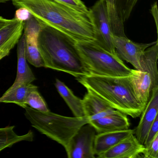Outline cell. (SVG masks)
Listing matches in <instances>:
<instances>
[{"label": "cell", "instance_id": "7", "mask_svg": "<svg viewBox=\"0 0 158 158\" xmlns=\"http://www.w3.org/2000/svg\"><path fill=\"white\" fill-rule=\"evenodd\" d=\"M97 132L89 123L82 126L65 149L69 158H95L94 142Z\"/></svg>", "mask_w": 158, "mask_h": 158}, {"label": "cell", "instance_id": "28", "mask_svg": "<svg viewBox=\"0 0 158 158\" xmlns=\"http://www.w3.org/2000/svg\"><path fill=\"white\" fill-rule=\"evenodd\" d=\"M54 1L82 11L88 12L89 11L88 9L86 7L84 2L79 3L77 2L74 0H54Z\"/></svg>", "mask_w": 158, "mask_h": 158}, {"label": "cell", "instance_id": "33", "mask_svg": "<svg viewBox=\"0 0 158 158\" xmlns=\"http://www.w3.org/2000/svg\"><path fill=\"white\" fill-rule=\"evenodd\" d=\"M77 2H79V3H83V2L81 1V0H74Z\"/></svg>", "mask_w": 158, "mask_h": 158}, {"label": "cell", "instance_id": "27", "mask_svg": "<svg viewBox=\"0 0 158 158\" xmlns=\"http://www.w3.org/2000/svg\"><path fill=\"white\" fill-rule=\"evenodd\" d=\"M158 135V116L153 122L148 132L146 137V140L144 143V147L150 143L157 135Z\"/></svg>", "mask_w": 158, "mask_h": 158}, {"label": "cell", "instance_id": "14", "mask_svg": "<svg viewBox=\"0 0 158 158\" xmlns=\"http://www.w3.org/2000/svg\"><path fill=\"white\" fill-rule=\"evenodd\" d=\"M85 116L89 122L113 112L115 110L89 90L82 99Z\"/></svg>", "mask_w": 158, "mask_h": 158}, {"label": "cell", "instance_id": "11", "mask_svg": "<svg viewBox=\"0 0 158 158\" xmlns=\"http://www.w3.org/2000/svg\"><path fill=\"white\" fill-rule=\"evenodd\" d=\"M145 147L133 135L120 141L98 157L100 158H135L143 155Z\"/></svg>", "mask_w": 158, "mask_h": 158}, {"label": "cell", "instance_id": "17", "mask_svg": "<svg viewBox=\"0 0 158 158\" xmlns=\"http://www.w3.org/2000/svg\"><path fill=\"white\" fill-rule=\"evenodd\" d=\"M54 85L58 92L72 111L74 117L78 118L85 117L82 99L75 96L72 90L59 79H56Z\"/></svg>", "mask_w": 158, "mask_h": 158}, {"label": "cell", "instance_id": "4", "mask_svg": "<svg viewBox=\"0 0 158 158\" xmlns=\"http://www.w3.org/2000/svg\"><path fill=\"white\" fill-rule=\"evenodd\" d=\"M25 115L39 132L67 148L79 128L89 123L86 117H72L48 112H40L26 106Z\"/></svg>", "mask_w": 158, "mask_h": 158}, {"label": "cell", "instance_id": "8", "mask_svg": "<svg viewBox=\"0 0 158 158\" xmlns=\"http://www.w3.org/2000/svg\"><path fill=\"white\" fill-rule=\"evenodd\" d=\"M156 43H138L126 36H113V44L117 56L122 60L132 64L135 70L141 71L140 60L146 49Z\"/></svg>", "mask_w": 158, "mask_h": 158}, {"label": "cell", "instance_id": "2", "mask_svg": "<svg viewBox=\"0 0 158 158\" xmlns=\"http://www.w3.org/2000/svg\"><path fill=\"white\" fill-rule=\"evenodd\" d=\"M40 24L38 42L44 67L67 73L76 78L90 74L77 48L76 40L58 29Z\"/></svg>", "mask_w": 158, "mask_h": 158}, {"label": "cell", "instance_id": "3", "mask_svg": "<svg viewBox=\"0 0 158 158\" xmlns=\"http://www.w3.org/2000/svg\"><path fill=\"white\" fill-rule=\"evenodd\" d=\"M87 90L94 93L114 110L136 118L145 106L139 100L133 81L128 76H104L90 74L76 78Z\"/></svg>", "mask_w": 158, "mask_h": 158}, {"label": "cell", "instance_id": "16", "mask_svg": "<svg viewBox=\"0 0 158 158\" xmlns=\"http://www.w3.org/2000/svg\"><path fill=\"white\" fill-rule=\"evenodd\" d=\"M133 78L139 100L146 107L155 88L151 76L147 72L133 69Z\"/></svg>", "mask_w": 158, "mask_h": 158}, {"label": "cell", "instance_id": "18", "mask_svg": "<svg viewBox=\"0 0 158 158\" xmlns=\"http://www.w3.org/2000/svg\"><path fill=\"white\" fill-rule=\"evenodd\" d=\"M158 42L156 40L155 44L146 49L140 60L141 71L150 74L155 87L158 86Z\"/></svg>", "mask_w": 158, "mask_h": 158}, {"label": "cell", "instance_id": "24", "mask_svg": "<svg viewBox=\"0 0 158 158\" xmlns=\"http://www.w3.org/2000/svg\"><path fill=\"white\" fill-rule=\"evenodd\" d=\"M26 104L31 108L40 112H48L50 110L43 97L38 91V89L30 91L26 99Z\"/></svg>", "mask_w": 158, "mask_h": 158}, {"label": "cell", "instance_id": "12", "mask_svg": "<svg viewBox=\"0 0 158 158\" xmlns=\"http://www.w3.org/2000/svg\"><path fill=\"white\" fill-rule=\"evenodd\" d=\"M17 71L16 78L12 85L7 90L11 91L16 88L32 83L36 78L27 62L26 56V37L24 33L17 43Z\"/></svg>", "mask_w": 158, "mask_h": 158}, {"label": "cell", "instance_id": "26", "mask_svg": "<svg viewBox=\"0 0 158 158\" xmlns=\"http://www.w3.org/2000/svg\"><path fill=\"white\" fill-rule=\"evenodd\" d=\"M142 157L146 158H158V135L154 139L145 146Z\"/></svg>", "mask_w": 158, "mask_h": 158}, {"label": "cell", "instance_id": "19", "mask_svg": "<svg viewBox=\"0 0 158 158\" xmlns=\"http://www.w3.org/2000/svg\"><path fill=\"white\" fill-rule=\"evenodd\" d=\"M15 127L13 126L0 128V152L21 141H33L34 135L31 130L25 135H19L15 132Z\"/></svg>", "mask_w": 158, "mask_h": 158}, {"label": "cell", "instance_id": "1", "mask_svg": "<svg viewBox=\"0 0 158 158\" xmlns=\"http://www.w3.org/2000/svg\"><path fill=\"white\" fill-rule=\"evenodd\" d=\"M15 7L27 10L39 23L58 29L76 40L94 41L88 12L79 10L54 0H11Z\"/></svg>", "mask_w": 158, "mask_h": 158}, {"label": "cell", "instance_id": "15", "mask_svg": "<svg viewBox=\"0 0 158 158\" xmlns=\"http://www.w3.org/2000/svg\"><path fill=\"white\" fill-rule=\"evenodd\" d=\"M135 134V129L110 131L97 134L94 142V153L98 156Z\"/></svg>", "mask_w": 158, "mask_h": 158}, {"label": "cell", "instance_id": "5", "mask_svg": "<svg viewBox=\"0 0 158 158\" xmlns=\"http://www.w3.org/2000/svg\"><path fill=\"white\" fill-rule=\"evenodd\" d=\"M76 46L90 74L113 77L133 75V69L126 66L116 54L101 48L94 41L76 40Z\"/></svg>", "mask_w": 158, "mask_h": 158}, {"label": "cell", "instance_id": "30", "mask_svg": "<svg viewBox=\"0 0 158 158\" xmlns=\"http://www.w3.org/2000/svg\"><path fill=\"white\" fill-rule=\"evenodd\" d=\"M150 12L152 17H153V19H154L155 25H156V30H157V33H158V7H157V4L156 2L152 6L151 8Z\"/></svg>", "mask_w": 158, "mask_h": 158}, {"label": "cell", "instance_id": "23", "mask_svg": "<svg viewBox=\"0 0 158 158\" xmlns=\"http://www.w3.org/2000/svg\"><path fill=\"white\" fill-rule=\"evenodd\" d=\"M138 0H114L117 15L123 23L127 21Z\"/></svg>", "mask_w": 158, "mask_h": 158}, {"label": "cell", "instance_id": "29", "mask_svg": "<svg viewBox=\"0 0 158 158\" xmlns=\"http://www.w3.org/2000/svg\"><path fill=\"white\" fill-rule=\"evenodd\" d=\"M32 17L29 12L24 8H19L16 11L15 18L19 21L26 22Z\"/></svg>", "mask_w": 158, "mask_h": 158}, {"label": "cell", "instance_id": "25", "mask_svg": "<svg viewBox=\"0 0 158 158\" xmlns=\"http://www.w3.org/2000/svg\"><path fill=\"white\" fill-rule=\"evenodd\" d=\"M23 30L18 31L0 48V61L10 54L11 51L18 43L20 38L23 35Z\"/></svg>", "mask_w": 158, "mask_h": 158}, {"label": "cell", "instance_id": "6", "mask_svg": "<svg viewBox=\"0 0 158 158\" xmlns=\"http://www.w3.org/2000/svg\"><path fill=\"white\" fill-rule=\"evenodd\" d=\"M94 32V42L107 51L116 54L113 44L112 29L105 0H98L88 9Z\"/></svg>", "mask_w": 158, "mask_h": 158}, {"label": "cell", "instance_id": "20", "mask_svg": "<svg viewBox=\"0 0 158 158\" xmlns=\"http://www.w3.org/2000/svg\"><path fill=\"white\" fill-rule=\"evenodd\" d=\"M37 89L38 87L37 86L31 83L22 85L11 91H6L2 97L0 98V103H13L24 109L27 106L26 104V99L28 93Z\"/></svg>", "mask_w": 158, "mask_h": 158}, {"label": "cell", "instance_id": "22", "mask_svg": "<svg viewBox=\"0 0 158 158\" xmlns=\"http://www.w3.org/2000/svg\"><path fill=\"white\" fill-rule=\"evenodd\" d=\"M25 22L15 18L0 29V48L18 31L24 30Z\"/></svg>", "mask_w": 158, "mask_h": 158}, {"label": "cell", "instance_id": "31", "mask_svg": "<svg viewBox=\"0 0 158 158\" xmlns=\"http://www.w3.org/2000/svg\"><path fill=\"white\" fill-rule=\"evenodd\" d=\"M11 20L12 19H6L2 16H0V29L9 23Z\"/></svg>", "mask_w": 158, "mask_h": 158}, {"label": "cell", "instance_id": "9", "mask_svg": "<svg viewBox=\"0 0 158 158\" xmlns=\"http://www.w3.org/2000/svg\"><path fill=\"white\" fill-rule=\"evenodd\" d=\"M40 27V24L33 16L25 22L24 30L26 37L27 60L36 67H44L38 42Z\"/></svg>", "mask_w": 158, "mask_h": 158}, {"label": "cell", "instance_id": "13", "mask_svg": "<svg viewBox=\"0 0 158 158\" xmlns=\"http://www.w3.org/2000/svg\"><path fill=\"white\" fill-rule=\"evenodd\" d=\"M127 115L115 110L113 112L103 117L89 122L95 128L97 134L125 130L130 127Z\"/></svg>", "mask_w": 158, "mask_h": 158}, {"label": "cell", "instance_id": "10", "mask_svg": "<svg viewBox=\"0 0 158 158\" xmlns=\"http://www.w3.org/2000/svg\"><path fill=\"white\" fill-rule=\"evenodd\" d=\"M158 86L152 89L150 99L141 114V118L135 134L138 141L144 146L149 130L158 116Z\"/></svg>", "mask_w": 158, "mask_h": 158}, {"label": "cell", "instance_id": "32", "mask_svg": "<svg viewBox=\"0 0 158 158\" xmlns=\"http://www.w3.org/2000/svg\"><path fill=\"white\" fill-rule=\"evenodd\" d=\"M10 1H11V0H0V3H6Z\"/></svg>", "mask_w": 158, "mask_h": 158}, {"label": "cell", "instance_id": "21", "mask_svg": "<svg viewBox=\"0 0 158 158\" xmlns=\"http://www.w3.org/2000/svg\"><path fill=\"white\" fill-rule=\"evenodd\" d=\"M107 3L110 23L113 33L115 35L125 37L124 24L120 20L114 6V0H105Z\"/></svg>", "mask_w": 158, "mask_h": 158}]
</instances>
